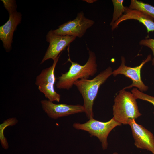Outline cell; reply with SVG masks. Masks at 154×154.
<instances>
[{
  "label": "cell",
  "mask_w": 154,
  "mask_h": 154,
  "mask_svg": "<svg viewBox=\"0 0 154 154\" xmlns=\"http://www.w3.org/2000/svg\"><path fill=\"white\" fill-rule=\"evenodd\" d=\"M89 57L86 62L81 65L72 61L69 56L68 61L71 65L68 72L62 73L58 78L56 88L60 89L69 90L74 85V83L79 80L88 79L94 76L97 70L96 57L95 53L88 48Z\"/></svg>",
  "instance_id": "cell-1"
},
{
  "label": "cell",
  "mask_w": 154,
  "mask_h": 154,
  "mask_svg": "<svg viewBox=\"0 0 154 154\" xmlns=\"http://www.w3.org/2000/svg\"><path fill=\"white\" fill-rule=\"evenodd\" d=\"M113 71L112 68L109 66L92 79L79 80L74 83V85L82 95L85 113L89 119L94 117V103L99 88L112 75Z\"/></svg>",
  "instance_id": "cell-2"
},
{
  "label": "cell",
  "mask_w": 154,
  "mask_h": 154,
  "mask_svg": "<svg viewBox=\"0 0 154 154\" xmlns=\"http://www.w3.org/2000/svg\"><path fill=\"white\" fill-rule=\"evenodd\" d=\"M133 94L122 89L115 97L112 106V118L121 125L129 124L141 115Z\"/></svg>",
  "instance_id": "cell-3"
},
{
  "label": "cell",
  "mask_w": 154,
  "mask_h": 154,
  "mask_svg": "<svg viewBox=\"0 0 154 154\" xmlns=\"http://www.w3.org/2000/svg\"><path fill=\"white\" fill-rule=\"evenodd\" d=\"M121 125L112 118L106 122L100 121L92 118L83 123H74L72 126L77 130L87 132L91 137H97L101 142L102 149L105 150L108 146L107 138L109 134L113 129Z\"/></svg>",
  "instance_id": "cell-4"
},
{
  "label": "cell",
  "mask_w": 154,
  "mask_h": 154,
  "mask_svg": "<svg viewBox=\"0 0 154 154\" xmlns=\"http://www.w3.org/2000/svg\"><path fill=\"white\" fill-rule=\"evenodd\" d=\"M152 56L148 55L146 59L144 60L139 66L135 67H131L125 65V59L123 56L121 57V63L119 67L113 71L112 75L116 76L119 74L124 75L130 78L132 81V84L122 89L125 90L133 87H135L142 92L147 91L149 89L143 82L141 76V70L143 66L147 62L152 61Z\"/></svg>",
  "instance_id": "cell-5"
},
{
  "label": "cell",
  "mask_w": 154,
  "mask_h": 154,
  "mask_svg": "<svg viewBox=\"0 0 154 154\" xmlns=\"http://www.w3.org/2000/svg\"><path fill=\"white\" fill-rule=\"evenodd\" d=\"M94 23L93 20L85 17L84 13L81 11L78 13L75 19L61 25L53 31L59 35H68L81 38Z\"/></svg>",
  "instance_id": "cell-6"
},
{
  "label": "cell",
  "mask_w": 154,
  "mask_h": 154,
  "mask_svg": "<svg viewBox=\"0 0 154 154\" xmlns=\"http://www.w3.org/2000/svg\"><path fill=\"white\" fill-rule=\"evenodd\" d=\"M76 38L70 35H57L53 32V30L49 31L46 36V41L49 43V46L40 64L49 59L53 60L55 59Z\"/></svg>",
  "instance_id": "cell-7"
},
{
  "label": "cell",
  "mask_w": 154,
  "mask_h": 154,
  "mask_svg": "<svg viewBox=\"0 0 154 154\" xmlns=\"http://www.w3.org/2000/svg\"><path fill=\"white\" fill-rule=\"evenodd\" d=\"M40 103L44 112L50 118L53 119L76 114L85 112L83 106L80 104H55L53 102L46 99L41 100Z\"/></svg>",
  "instance_id": "cell-8"
},
{
  "label": "cell",
  "mask_w": 154,
  "mask_h": 154,
  "mask_svg": "<svg viewBox=\"0 0 154 154\" xmlns=\"http://www.w3.org/2000/svg\"><path fill=\"white\" fill-rule=\"evenodd\" d=\"M129 125L131 127L135 147L154 154L153 134L142 125L137 123L135 120H133Z\"/></svg>",
  "instance_id": "cell-9"
},
{
  "label": "cell",
  "mask_w": 154,
  "mask_h": 154,
  "mask_svg": "<svg viewBox=\"0 0 154 154\" xmlns=\"http://www.w3.org/2000/svg\"><path fill=\"white\" fill-rule=\"evenodd\" d=\"M22 16L21 13L17 11L11 13L9 14L7 21L0 27V39L7 52L11 49L13 33L17 25L21 23Z\"/></svg>",
  "instance_id": "cell-10"
},
{
  "label": "cell",
  "mask_w": 154,
  "mask_h": 154,
  "mask_svg": "<svg viewBox=\"0 0 154 154\" xmlns=\"http://www.w3.org/2000/svg\"><path fill=\"white\" fill-rule=\"evenodd\" d=\"M131 19L137 20L143 24L146 27L148 33L154 31V19L153 18L142 12L130 9L127 7L125 13L111 26L112 30L117 28L122 22Z\"/></svg>",
  "instance_id": "cell-11"
},
{
  "label": "cell",
  "mask_w": 154,
  "mask_h": 154,
  "mask_svg": "<svg viewBox=\"0 0 154 154\" xmlns=\"http://www.w3.org/2000/svg\"><path fill=\"white\" fill-rule=\"evenodd\" d=\"M60 54L53 60L52 65L43 69L36 77L35 84L37 86L44 84L54 85L56 78L54 74L55 69L58 61Z\"/></svg>",
  "instance_id": "cell-12"
},
{
  "label": "cell",
  "mask_w": 154,
  "mask_h": 154,
  "mask_svg": "<svg viewBox=\"0 0 154 154\" xmlns=\"http://www.w3.org/2000/svg\"><path fill=\"white\" fill-rule=\"evenodd\" d=\"M131 9L140 11L154 19V6L147 3L137 0H131L128 7Z\"/></svg>",
  "instance_id": "cell-13"
},
{
  "label": "cell",
  "mask_w": 154,
  "mask_h": 154,
  "mask_svg": "<svg viewBox=\"0 0 154 154\" xmlns=\"http://www.w3.org/2000/svg\"><path fill=\"white\" fill-rule=\"evenodd\" d=\"M38 87L39 91L43 93L49 100L52 102L60 101L61 95L55 91L54 84H44Z\"/></svg>",
  "instance_id": "cell-14"
},
{
  "label": "cell",
  "mask_w": 154,
  "mask_h": 154,
  "mask_svg": "<svg viewBox=\"0 0 154 154\" xmlns=\"http://www.w3.org/2000/svg\"><path fill=\"white\" fill-rule=\"evenodd\" d=\"M18 121L15 117H12L5 120L0 125V141L2 147L5 149L9 147L8 143L4 135V131L7 127L15 125Z\"/></svg>",
  "instance_id": "cell-15"
},
{
  "label": "cell",
  "mask_w": 154,
  "mask_h": 154,
  "mask_svg": "<svg viewBox=\"0 0 154 154\" xmlns=\"http://www.w3.org/2000/svg\"><path fill=\"white\" fill-rule=\"evenodd\" d=\"M114 7V11L112 20L110 25L112 26L125 13L126 7L123 5V0H112Z\"/></svg>",
  "instance_id": "cell-16"
},
{
  "label": "cell",
  "mask_w": 154,
  "mask_h": 154,
  "mask_svg": "<svg viewBox=\"0 0 154 154\" xmlns=\"http://www.w3.org/2000/svg\"><path fill=\"white\" fill-rule=\"evenodd\" d=\"M135 98L147 101L154 106V97L143 93L137 88H134L131 91ZM154 115V111L153 112Z\"/></svg>",
  "instance_id": "cell-17"
},
{
  "label": "cell",
  "mask_w": 154,
  "mask_h": 154,
  "mask_svg": "<svg viewBox=\"0 0 154 154\" xmlns=\"http://www.w3.org/2000/svg\"><path fill=\"white\" fill-rule=\"evenodd\" d=\"M5 9L7 11L9 14L17 11V6L15 0H1Z\"/></svg>",
  "instance_id": "cell-18"
},
{
  "label": "cell",
  "mask_w": 154,
  "mask_h": 154,
  "mask_svg": "<svg viewBox=\"0 0 154 154\" xmlns=\"http://www.w3.org/2000/svg\"><path fill=\"white\" fill-rule=\"evenodd\" d=\"M141 46H143L150 48L152 51L153 57L152 60V64L154 66V39H142L139 42Z\"/></svg>",
  "instance_id": "cell-19"
},
{
  "label": "cell",
  "mask_w": 154,
  "mask_h": 154,
  "mask_svg": "<svg viewBox=\"0 0 154 154\" xmlns=\"http://www.w3.org/2000/svg\"><path fill=\"white\" fill-rule=\"evenodd\" d=\"M86 2L89 3H92L94 2L96 0H85Z\"/></svg>",
  "instance_id": "cell-20"
},
{
  "label": "cell",
  "mask_w": 154,
  "mask_h": 154,
  "mask_svg": "<svg viewBox=\"0 0 154 154\" xmlns=\"http://www.w3.org/2000/svg\"><path fill=\"white\" fill-rule=\"evenodd\" d=\"M112 154H119V153L117 152H115L113 153Z\"/></svg>",
  "instance_id": "cell-21"
}]
</instances>
